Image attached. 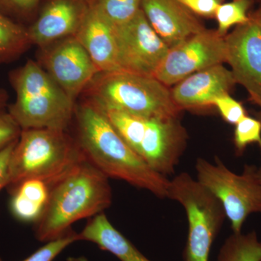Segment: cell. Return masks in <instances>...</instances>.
<instances>
[{
  "instance_id": "836d02e7",
  "label": "cell",
  "mask_w": 261,
  "mask_h": 261,
  "mask_svg": "<svg viewBox=\"0 0 261 261\" xmlns=\"http://www.w3.org/2000/svg\"><path fill=\"white\" fill-rule=\"evenodd\" d=\"M255 118H257L261 123V108H260V111L255 114Z\"/></svg>"
},
{
  "instance_id": "277c9868",
  "label": "cell",
  "mask_w": 261,
  "mask_h": 261,
  "mask_svg": "<svg viewBox=\"0 0 261 261\" xmlns=\"http://www.w3.org/2000/svg\"><path fill=\"white\" fill-rule=\"evenodd\" d=\"M83 94L103 111L142 118H179L182 111L173 101L171 88L155 77L123 70L98 73Z\"/></svg>"
},
{
  "instance_id": "7c38bea8",
  "label": "cell",
  "mask_w": 261,
  "mask_h": 261,
  "mask_svg": "<svg viewBox=\"0 0 261 261\" xmlns=\"http://www.w3.org/2000/svg\"><path fill=\"white\" fill-rule=\"evenodd\" d=\"M226 62L237 84L261 108V23L250 14L246 23L225 37Z\"/></svg>"
},
{
  "instance_id": "5bb4252c",
  "label": "cell",
  "mask_w": 261,
  "mask_h": 261,
  "mask_svg": "<svg viewBox=\"0 0 261 261\" xmlns=\"http://www.w3.org/2000/svg\"><path fill=\"white\" fill-rule=\"evenodd\" d=\"M89 0H51L28 29L32 44L42 48L74 37L88 9Z\"/></svg>"
},
{
  "instance_id": "f1b7e54d",
  "label": "cell",
  "mask_w": 261,
  "mask_h": 261,
  "mask_svg": "<svg viewBox=\"0 0 261 261\" xmlns=\"http://www.w3.org/2000/svg\"><path fill=\"white\" fill-rule=\"evenodd\" d=\"M39 0H0V8L15 12L28 13L37 6Z\"/></svg>"
},
{
  "instance_id": "f546056e",
  "label": "cell",
  "mask_w": 261,
  "mask_h": 261,
  "mask_svg": "<svg viewBox=\"0 0 261 261\" xmlns=\"http://www.w3.org/2000/svg\"><path fill=\"white\" fill-rule=\"evenodd\" d=\"M8 100V94L4 89H0V109H3L6 106Z\"/></svg>"
},
{
  "instance_id": "d4e9b609",
  "label": "cell",
  "mask_w": 261,
  "mask_h": 261,
  "mask_svg": "<svg viewBox=\"0 0 261 261\" xmlns=\"http://www.w3.org/2000/svg\"><path fill=\"white\" fill-rule=\"evenodd\" d=\"M213 106L219 111L220 115L226 123L236 125L247 116L243 105L233 99L229 94H225L216 98Z\"/></svg>"
},
{
  "instance_id": "ffe728a7",
  "label": "cell",
  "mask_w": 261,
  "mask_h": 261,
  "mask_svg": "<svg viewBox=\"0 0 261 261\" xmlns=\"http://www.w3.org/2000/svg\"><path fill=\"white\" fill-rule=\"evenodd\" d=\"M216 261H261V241L256 232L231 233L220 248Z\"/></svg>"
},
{
  "instance_id": "d6986e66",
  "label": "cell",
  "mask_w": 261,
  "mask_h": 261,
  "mask_svg": "<svg viewBox=\"0 0 261 261\" xmlns=\"http://www.w3.org/2000/svg\"><path fill=\"white\" fill-rule=\"evenodd\" d=\"M32 45L28 32L0 13V63L20 58Z\"/></svg>"
},
{
  "instance_id": "6da1fadb",
  "label": "cell",
  "mask_w": 261,
  "mask_h": 261,
  "mask_svg": "<svg viewBox=\"0 0 261 261\" xmlns=\"http://www.w3.org/2000/svg\"><path fill=\"white\" fill-rule=\"evenodd\" d=\"M75 138L86 160L108 178L167 198L169 180L146 164L108 120L106 113L89 100L75 106Z\"/></svg>"
},
{
  "instance_id": "484cf974",
  "label": "cell",
  "mask_w": 261,
  "mask_h": 261,
  "mask_svg": "<svg viewBox=\"0 0 261 261\" xmlns=\"http://www.w3.org/2000/svg\"><path fill=\"white\" fill-rule=\"evenodd\" d=\"M22 128L5 108L0 109V150L18 140Z\"/></svg>"
},
{
  "instance_id": "7a4b0ae2",
  "label": "cell",
  "mask_w": 261,
  "mask_h": 261,
  "mask_svg": "<svg viewBox=\"0 0 261 261\" xmlns=\"http://www.w3.org/2000/svg\"><path fill=\"white\" fill-rule=\"evenodd\" d=\"M112 202L109 178L85 159L51 185L47 207L34 224L35 238L42 243L61 238L74 223L104 213Z\"/></svg>"
},
{
  "instance_id": "3957f363",
  "label": "cell",
  "mask_w": 261,
  "mask_h": 261,
  "mask_svg": "<svg viewBox=\"0 0 261 261\" xmlns=\"http://www.w3.org/2000/svg\"><path fill=\"white\" fill-rule=\"evenodd\" d=\"M9 77L15 99L8 111L22 130L68 129L76 104L39 63L29 60Z\"/></svg>"
},
{
  "instance_id": "44dd1931",
  "label": "cell",
  "mask_w": 261,
  "mask_h": 261,
  "mask_svg": "<svg viewBox=\"0 0 261 261\" xmlns=\"http://www.w3.org/2000/svg\"><path fill=\"white\" fill-rule=\"evenodd\" d=\"M255 3V0H232L219 5L214 17L218 23V34L225 37L231 27L248 21L250 13L249 11Z\"/></svg>"
},
{
  "instance_id": "e0dca14e",
  "label": "cell",
  "mask_w": 261,
  "mask_h": 261,
  "mask_svg": "<svg viewBox=\"0 0 261 261\" xmlns=\"http://www.w3.org/2000/svg\"><path fill=\"white\" fill-rule=\"evenodd\" d=\"M79 238L80 240L95 244L121 261H152L115 228L104 213L90 218L79 233Z\"/></svg>"
},
{
  "instance_id": "9c48e42d",
  "label": "cell",
  "mask_w": 261,
  "mask_h": 261,
  "mask_svg": "<svg viewBox=\"0 0 261 261\" xmlns=\"http://www.w3.org/2000/svg\"><path fill=\"white\" fill-rule=\"evenodd\" d=\"M115 34L120 70L154 77L169 47L142 10L127 23L115 25Z\"/></svg>"
},
{
  "instance_id": "8fae6325",
  "label": "cell",
  "mask_w": 261,
  "mask_h": 261,
  "mask_svg": "<svg viewBox=\"0 0 261 261\" xmlns=\"http://www.w3.org/2000/svg\"><path fill=\"white\" fill-rule=\"evenodd\" d=\"M40 49L42 68L74 102L99 73L75 37L60 39Z\"/></svg>"
},
{
  "instance_id": "ac0fdd59",
  "label": "cell",
  "mask_w": 261,
  "mask_h": 261,
  "mask_svg": "<svg viewBox=\"0 0 261 261\" xmlns=\"http://www.w3.org/2000/svg\"><path fill=\"white\" fill-rule=\"evenodd\" d=\"M50 189L48 182L39 178H28L8 189L13 217L20 222L35 224L47 207Z\"/></svg>"
},
{
  "instance_id": "52a82bcc",
  "label": "cell",
  "mask_w": 261,
  "mask_h": 261,
  "mask_svg": "<svg viewBox=\"0 0 261 261\" xmlns=\"http://www.w3.org/2000/svg\"><path fill=\"white\" fill-rule=\"evenodd\" d=\"M167 198L183 206L188 220L184 261H209L211 247L226 219L221 202L187 172L169 180Z\"/></svg>"
},
{
  "instance_id": "30bf717a",
  "label": "cell",
  "mask_w": 261,
  "mask_h": 261,
  "mask_svg": "<svg viewBox=\"0 0 261 261\" xmlns=\"http://www.w3.org/2000/svg\"><path fill=\"white\" fill-rule=\"evenodd\" d=\"M226 62L225 37L206 29L170 48L154 77L171 88L196 72Z\"/></svg>"
},
{
  "instance_id": "8992f818",
  "label": "cell",
  "mask_w": 261,
  "mask_h": 261,
  "mask_svg": "<svg viewBox=\"0 0 261 261\" xmlns=\"http://www.w3.org/2000/svg\"><path fill=\"white\" fill-rule=\"evenodd\" d=\"M104 112L122 139L149 167L166 177L175 172L188 140L179 118H145L121 111Z\"/></svg>"
},
{
  "instance_id": "2e32d148",
  "label": "cell",
  "mask_w": 261,
  "mask_h": 261,
  "mask_svg": "<svg viewBox=\"0 0 261 261\" xmlns=\"http://www.w3.org/2000/svg\"><path fill=\"white\" fill-rule=\"evenodd\" d=\"M74 37L88 53L99 73L120 70L115 25L98 11L90 0Z\"/></svg>"
},
{
  "instance_id": "83f0119b",
  "label": "cell",
  "mask_w": 261,
  "mask_h": 261,
  "mask_svg": "<svg viewBox=\"0 0 261 261\" xmlns=\"http://www.w3.org/2000/svg\"><path fill=\"white\" fill-rule=\"evenodd\" d=\"M17 142L0 150V191L8 187L10 158Z\"/></svg>"
},
{
  "instance_id": "4316f807",
  "label": "cell",
  "mask_w": 261,
  "mask_h": 261,
  "mask_svg": "<svg viewBox=\"0 0 261 261\" xmlns=\"http://www.w3.org/2000/svg\"><path fill=\"white\" fill-rule=\"evenodd\" d=\"M178 1L196 16L207 18H214L219 5L224 3V0H178Z\"/></svg>"
},
{
  "instance_id": "1f68e13d",
  "label": "cell",
  "mask_w": 261,
  "mask_h": 261,
  "mask_svg": "<svg viewBox=\"0 0 261 261\" xmlns=\"http://www.w3.org/2000/svg\"><path fill=\"white\" fill-rule=\"evenodd\" d=\"M67 261H89L87 257L84 256L70 257L67 259Z\"/></svg>"
},
{
  "instance_id": "d6a6232c",
  "label": "cell",
  "mask_w": 261,
  "mask_h": 261,
  "mask_svg": "<svg viewBox=\"0 0 261 261\" xmlns=\"http://www.w3.org/2000/svg\"><path fill=\"white\" fill-rule=\"evenodd\" d=\"M259 147H260V152H261V142L258 144ZM257 179H258L259 183L261 185V166L260 168H257Z\"/></svg>"
},
{
  "instance_id": "4fadbf2b",
  "label": "cell",
  "mask_w": 261,
  "mask_h": 261,
  "mask_svg": "<svg viewBox=\"0 0 261 261\" xmlns=\"http://www.w3.org/2000/svg\"><path fill=\"white\" fill-rule=\"evenodd\" d=\"M236 84L231 70L218 64L189 75L171 91L173 101L181 111H197L214 107L215 99L229 94Z\"/></svg>"
},
{
  "instance_id": "ba28073f",
  "label": "cell",
  "mask_w": 261,
  "mask_h": 261,
  "mask_svg": "<svg viewBox=\"0 0 261 261\" xmlns=\"http://www.w3.org/2000/svg\"><path fill=\"white\" fill-rule=\"evenodd\" d=\"M197 180L220 201L231 224L233 233L242 232L247 217L261 213V185L257 168L245 165L243 172L230 171L219 158L215 163L198 159L195 165Z\"/></svg>"
},
{
  "instance_id": "4dcf8cb0",
  "label": "cell",
  "mask_w": 261,
  "mask_h": 261,
  "mask_svg": "<svg viewBox=\"0 0 261 261\" xmlns=\"http://www.w3.org/2000/svg\"><path fill=\"white\" fill-rule=\"evenodd\" d=\"M254 18H256L257 20L261 23V2H260V6L255 11L250 13Z\"/></svg>"
},
{
  "instance_id": "cb8c5ba5",
  "label": "cell",
  "mask_w": 261,
  "mask_h": 261,
  "mask_svg": "<svg viewBox=\"0 0 261 261\" xmlns=\"http://www.w3.org/2000/svg\"><path fill=\"white\" fill-rule=\"evenodd\" d=\"M77 241H80L79 233L70 229L61 238L45 243V245L22 261H53L66 247ZM0 261H3L1 257Z\"/></svg>"
},
{
  "instance_id": "e575fe53",
  "label": "cell",
  "mask_w": 261,
  "mask_h": 261,
  "mask_svg": "<svg viewBox=\"0 0 261 261\" xmlns=\"http://www.w3.org/2000/svg\"><path fill=\"white\" fill-rule=\"evenodd\" d=\"M255 2H257V3H260V2H261V0H255Z\"/></svg>"
},
{
  "instance_id": "5b68a950",
  "label": "cell",
  "mask_w": 261,
  "mask_h": 261,
  "mask_svg": "<svg viewBox=\"0 0 261 261\" xmlns=\"http://www.w3.org/2000/svg\"><path fill=\"white\" fill-rule=\"evenodd\" d=\"M85 159L68 130L23 129L10 158L7 189L28 178H39L51 185Z\"/></svg>"
},
{
  "instance_id": "9a60e30c",
  "label": "cell",
  "mask_w": 261,
  "mask_h": 261,
  "mask_svg": "<svg viewBox=\"0 0 261 261\" xmlns=\"http://www.w3.org/2000/svg\"><path fill=\"white\" fill-rule=\"evenodd\" d=\"M142 10L169 49L206 29L178 0H142Z\"/></svg>"
},
{
  "instance_id": "7402d4cb",
  "label": "cell",
  "mask_w": 261,
  "mask_h": 261,
  "mask_svg": "<svg viewBox=\"0 0 261 261\" xmlns=\"http://www.w3.org/2000/svg\"><path fill=\"white\" fill-rule=\"evenodd\" d=\"M92 5L113 25L132 20L142 9V0H90Z\"/></svg>"
},
{
  "instance_id": "603a6c76",
  "label": "cell",
  "mask_w": 261,
  "mask_h": 261,
  "mask_svg": "<svg viewBox=\"0 0 261 261\" xmlns=\"http://www.w3.org/2000/svg\"><path fill=\"white\" fill-rule=\"evenodd\" d=\"M261 142V123L256 118L247 116L235 125L233 144L238 156L243 154L247 146Z\"/></svg>"
}]
</instances>
